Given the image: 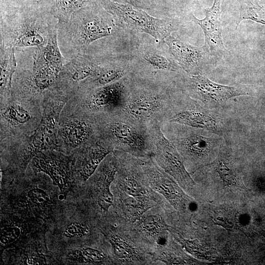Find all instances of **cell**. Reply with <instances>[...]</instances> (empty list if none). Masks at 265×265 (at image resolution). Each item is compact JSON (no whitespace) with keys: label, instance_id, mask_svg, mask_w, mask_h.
Wrapping results in <instances>:
<instances>
[{"label":"cell","instance_id":"obj_1","mask_svg":"<svg viewBox=\"0 0 265 265\" xmlns=\"http://www.w3.org/2000/svg\"><path fill=\"white\" fill-rule=\"evenodd\" d=\"M116 24L99 0L75 12L67 22H58V44L66 62L93 42L110 35Z\"/></svg>","mask_w":265,"mask_h":265},{"label":"cell","instance_id":"obj_2","mask_svg":"<svg viewBox=\"0 0 265 265\" xmlns=\"http://www.w3.org/2000/svg\"><path fill=\"white\" fill-rule=\"evenodd\" d=\"M0 43L16 49L46 46L57 31L58 20L51 9L0 10Z\"/></svg>","mask_w":265,"mask_h":265},{"label":"cell","instance_id":"obj_3","mask_svg":"<svg viewBox=\"0 0 265 265\" xmlns=\"http://www.w3.org/2000/svg\"><path fill=\"white\" fill-rule=\"evenodd\" d=\"M173 101L163 82L132 75L128 99L121 113L132 122L149 129L163 123Z\"/></svg>","mask_w":265,"mask_h":265},{"label":"cell","instance_id":"obj_4","mask_svg":"<svg viewBox=\"0 0 265 265\" xmlns=\"http://www.w3.org/2000/svg\"><path fill=\"white\" fill-rule=\"evenodd\" d=\"M101 136L114 150L126 152L140 159L152 158L154 146L149 129L135 124L121 111L98 116Z\"/></svg>","mask_w":265,"mask_h":265},{"label":"cell","instance_id":"obj_5","mask_svg":"<svg viewBox=\"0 0 265 265\" xmlns=\"http://www.w3.org/2000/svg\"><path fill=\"white\" fill-rule=\"evenodd\" d=\"M31 70H24L20 80L21 88L31 93H39L52 88L66 61L57 40L52 39L43 47H31Z\"/></svg>","mask_w":265,"mask_h":265},{"label":"cell","instance_id":"obj_6","mask_svg":"<svg viewBox=\"0 0 265 265\" xmlns=\"http://www.w3.org/2000/svg\"><path fill=\"white\" fill-rule=\"evenodd\" d=\"M102 6L113 17L116 25L128 29L147 33L157 41H164L178 27L174 19H159L129 4L110 0H99Z\"/></svg>","mask_w":265,"mask_h":265},{"label":"cell","instance_id":"obj_7","mask_svg":"<svg viewBox=\"0 0 265 265\" xmlns=\"http://www.w3.org/2000/svg\"><path fill=\"white\" fill-rule=\"evenodd\" d=\"M131 78L132 75L104 86L78 90L83 97L86 112L101 116L121 111L128 99Z\"/></svg>","mask_w":265,"mask_h":265},{"label":"cell","instance_id":"obj_8","mask_svg":"<svg viewBox=\"0 0 265 265\" xmlns=\"http://www.w3.org/2000/svg\"><path fill=\"white\" fill-rule=\"evenodd\" d=\"M161 125L156 124L149 128L154 146V156L152 158L164 171L183 186L191 187L195 183L186 169L184 159L163 134Z\"/></svg>","mask_w":265,"mask_h":265},{"label":"cell","instance_id":"obj_9","mask_svg":"<svg viewBox=\"0 0 265 265\" xmlns=\"http://www.w3.org/2000/svg\"><path fill=\"white\" fill-rule=\"evenodd\" d=\"M99 66L95 58L85 51L78 54L64 65L53 87L63 93L73 92L95 73Z\"/></svg>","mask_w":265,"mask_h":265},{"label":"cell","instance_id":"obj_10","mask_svg":"<svg viewBox=\"0 0 265 265\" xmlns=\"http://www.w3.org/2000/svg\"><path fill=\"white\" fill-rule=\"evenodd\" d=\"M186 87L190 96L211 104H220L247 94L240 88L218 84L200 74L191 75L186 81Z\"/></svg>","mask_w":265,"mask_h":265},{"label":"cell","instance_id":"obj_11","mask_svg":"<svg viewBox=\"0 0 265 265\" xmlns=\"http://www.w3.org/2000/svg\"><path fill=\"white\" fill-rule=\"evenodd\" d=\"M164 41L181 68L190 76L198 74L210 52L205 45L193 46L171 35Z\"/></svg>","mask_w":265,"mask_h":265},{"label":"cell","instance_id":"obj_12","mask_svg":"<svg viewBox=\"0 0 265 265\" xmlns=\"http://www.w3.org/2000/svg\"><path fill=\"white\" fill-rule=\"evenodd\" d=\"M221 0H214L211 8L204 11L205 17L198 19L193 16L195 21L200 26L205 36V45L211 55H223L227 51L222 40V29L221 24Z\"/></svg>","mask_w":265,"mask_h":265},{"label":"cell","instance_id":"obj_13","mask_svg":"<svg viewBox=\"0 0 265 265\" xmlns=\"http://www.w3.org/2000/svg\"><path fill=\"white\" fill-rule=\"evenodd\" d=\"M165 121L203 129L218 134L221 133L219 126L212 116L195 109L188 103L175 104L173 102Z\"/></svg>","mask_w":265,"mask_h":265},{"label":"cell","instance_id":"obj_14","mask_svg":"<svg viewBox=\"0 0 265 265\" xmlns=\"http://www.w3.org/2000/svg\"><path fill=\"white\" fill-rule=\"evenodd\" d=\"M32 163L37 172L49 176L62 194L67 193L71 188V179L69 165L63 159L39 151L33 157Z\"/></svg>","mask_w":265,"mask_h":265},{"label":"cell","instance_id":"obj_15","mask_svg":"<svg viewBox=\"0 0 265 265\" xmlns=\"http://www.w3.org/2000/svg\"><path fill=\"white\" fill-rule=\"evenodd\" d=\"M98 67L91 78L83 82L78 89L94 88L116 82L132 74L131 69L114 62H98Z\"/></svg>","mask_w":265,"mask_h":265},{"label":"cell","instance_id":"obj_16","mask_svg":"<svg viewBox=\"0 0 265 265\" xmlns=\"http://www.w3.org/2000/svg\"><path fill=\"white\" fill-rule=\"evenodd\" d=\"M113 151L111 144L101 136L95 142L85 146L84 157L79 169L80 178L84 181L89 179L106 157Z\"/></svg>","mask_w":265,"mask_h":265},{"label":"cell","instance_id":"obj_17","mask_svg":"<svg viewBox=\"0 0 265 265\" xmlns=\"http://www.w3.org/2000/svg\"><path fill=\"white\" fill-rule=\"evenodd\" d=\"M99 171L97 185L100 192L98 197V205L103 210H108L113 205V196L110 186L117 173V160L113 152L108 154Z\"/></svg>","mask_w":265,"mask_h":265},{"label":"cell","instance_id":"obj_18","mask_svg":"<svg viewBox=\"0 0 265 265\" xmlns=\"http://www.w3.org/2000/svg\"><path fill=\"white\" fill-rule=\"evenodd\" d=\"M141 56L149 69L140 78L159 81L158 74L159 73L176 72L180 69V67L175 62L166 57L159 51L151 47L143 48L141 51Z\"/></svg>","mask_w":265,"mask_h":265},{"label":"cell","instance_id":"obj_19","mask_svg":"<svg viewBox=\"0 0 265 265\" xmlns=\"http://www.w3.org/2000/svg\"><path fill=\"white\" fill-rule=\"evenodd\" d=\"M53 202L49 194L44 189L31 186L26 189L19 197L18 205L32 212L39 213L49 211Z\"/></svg>","mask_w":265,"mask_h":265},{"label":"cell","instance_id":"obj_20","mask_svg":"<svg viewBox=\"0 0 265 265\" xmlns=\"http://www.w3.org/2000/svg\"><path fill=\"white\" fill-rule=\"evenodd\" d=\"M226 148L221 149L215 160L211 163L216 169L224 185L246 189Z\"/></svg>","mask_w":265,"mask_h":265},{"label":"cell","instance_id":"obj_21","mask_svg":"<svg viewBox=\"0 0 265 265\" xmlns=\"http://www.w3.org/2000/svg\"><path fill=\"white\" fill-rule=\"evenodd\" d=\"M0 94L7 95L11 89L13 75L17 66L15 49L0 43Z\"/></svg>","mask_w":265,"mask_h":265},{"label":"cell","instance_id":"obj_22","mask_svg":"<svg viewBox=\"0 0 265 265\" xmlns=\"http://www.w3.org/2000/svg\"><path fill=\"white\" fill-rule=\"evenodd\" d=\"M97 0H52L51 12L58 22H67L76 11Z\"/></svg>","mask_w":265,"mask_h":265},{"label":"cell","instance_id":"obj_23","mask_svg":"<svg viewBox=\"0 0 265 265\" xmlns=\"http://www.w3.org/2000/svg\"><path fill=\"white\" fill-rule=\"evenodd\" d=\"M67 256L69 260L79 264H101L106 260L102 251L91 247L73 250L68 253Z\"/></svg>","mask_w":265,"mask_h":265},{"label":"cell","instance_id":"obj_24","mask_svg":"<svg viewBox=\"0 0 265 265\" xmlns=\"http://www.w3.org/2000/svg\"><path fill=\"white\" fill-rule=\"evenodd\" d=\"M107 238L117 258L124 261H131L136 258V250L124 239L113 234L109 235Z\"/></svg>","mask_w":265,"mask_h":265},{"label":"cell","instance_id":"obj_25","mask_svg":"<svg viewBox=\"0 0 265 265\" xmlns=\"http://www.w3.org/2000/svg\"><path fill=\"white\" fill-rule=\"evenodd\" d=\"M52 0H0V10L17 9H51Z\"/></svg>","mask_w":265,"mask_h":265},{"label":"cell","instance_id":"obj_26","mask_svg":"<svg viewBox=\"0 0 265 265\" xmlns=\"http://www.w3.org/2000/svg\"><path fill=\"white\" fill-rule=\"evenodd\" d=\"M239 13L236 27L242 21L246 19L265 24V10L250 0H242L240 4Z\"/></svg>","mask_w":265,"mask_h":265},{"label":"cell","instance_id":"obj_27","mask_svg":"<svg viewBox=\"0 0 265 265\" xmlns=\"http://www.w3.org/2000/svg\"><path fill=\"white\" fill-rule=\"evenodd\" d=\"M130 196L124 201V205L128 216L132 220L139 219L143 213L152 206L139 198Z\"/></svg>","mask_w":265,"mask_h":265},{"label":"cell","instance_id":"obj_28","mask_svg":"<svg viewBox=\"0 0 265 265\" xmlns=\"http://www.w3.org/2000/svg\"><path fill=\"white\" fill-rule=\"evenodd\" d=\"M2 116L14 125L25 124L31 119L29 112L21 106L12 103L8 106L2 113Z\"/></svg>","mask_w":265,"mask_h":265},{"label":"cell","instance_id":"obj_29","mask_svg":"<svg viewBox=\"0 0 265 265\" xmlns=\"http://www.w3.org/2000/svg\"><path fill=\"white\" fill-rule=\"evenodd\" d=\"M0 247L6 248L20 238L23 234L21 226L16 224H1Z\"/></svg>","mask_w":265,"mask_h":265},{"label":"cell","instance_id":"obj_30","mask_svg":"<svg viewBox=\"0 0 265 265\" xmlns=\"http://www.w3.org/2000/svg\"><path fill=\"white\" fill-rule=\"evenodd\" d=\"M143 229L151 235H158L168 229V225L162 217L158 214L145 217L141 224Z\"/></svg>","mask_w":265,"mask_h":265},{"label":"cell","instance_id":"obj_31","mask_svg":"<svg viewBox=\"0 0 265 265\" xmlns=\"http://www.w3.org/2000/svg\"><path fill=\"white\" fill-rule=\"evenodd\" d=\"M88 232V227L84 224L74 222L66 227L64 235L68 238H81L87 234Z\"/></svg>","mask_w":265,"mask_h":265},{"label":"cell","instance_id":"obj_32","mask_svg":"<svg viewBox=\"0 0 265 265\" xmlns=\"http://www.w3.org/2000/svg\"><path fill=\"white\" fill-rule=\"evenodd\" d=\"M111 1L122 3V4H129L130 5H132V6H134L135 7H137L138 8H143V4L138 1V0H110Z\"/></svg>","mask_w":265,"mask_h":265}]
</instances>
